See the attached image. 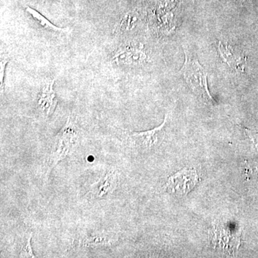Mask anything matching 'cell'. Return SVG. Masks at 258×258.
<instances>
[{"instance_id": "6da1fadb", "label": "cell", "mask_w": 258, "mask_h": 258, "mask_svg": "<svg viewBox=\"0 0 258 258\" xmlns=\"http://www.w3.org/2000/svg\"><path fill=\"white\" fill-rule=\"evenodd\" d=\"M185 62L181 69L183 77L195 94L205 100L210 104H215V102L210 95L208 86V74L201 64L199 62L198 57L189 50L184 48Z\"/></svg>"}, {"instance_id": "7a4b0ae2", "label": "cell", "mask_w": 258, "mask_h": 258, "mask_svg": "<svg viewBox=\"0 0 258 258\" xmlns=\"http://www.w3.org/2000/svg\"><path fill=\"white\" fill-rule=\"evenodd\" d=\"M167 117H165L162 124L152 129L142 132H133L129 136L131 142L139 150L150 152L157 149L162 143L165 137Z\"/></svg>"}, {"instance_id": "3957f363", "label": "cell", "mask_w": 258, "mask_h": 258, "mask_svg": "<svg viewBox=\"0 0 258 258\" xmlns=\"http://www.w3.org/2000/svg\"><path fill=\"white\" fill-rule=\"evenodd\" d=\"M199 176L194 169H184L171 176L168 180L166 189L176 195H185L198 184Z\"/></svg>"}, {"instance_id": "277c9868", "label": "cell", "mask_w": 258, "mask_h": 258, "mask_svg": "<svg viewBox=\"0 0 258 258\" xmlns=\"http://www.w3.org/2000/svg\"><path fill=\"white\" fill-rule=\"evenodd\" d=\"M218 50L222 60L236 71H243L245 67V58L238 49L225 40L219 42Z\"/></svg>"}, {"instance_id": "5b68a950", "label": "cell", "mask_w": 258, "mask_h": 258, "mask_svg": "<svg viewBox=\"0 0 258 258\" xmlns=\"http://www.w3.org/2000/svg\"><path fill=\"white\" fill-rule=\"evenodd\" d=\"M55 81L47 83L42 88L39 98L38 104L40 109L47 115H50L55 111L57 106V99L56 98V93L53 89V85Z\"/></svg>"}, {"instance_id": "8992f818", "label": "cell", "mask_w": 258, "mask_h": 258, "mask_svg": "<svg viewBox=\"0 0 258 258\" xmlns=\"http://www.w3.org/2000/svg\"><path fill=\"white\" fill-rule=\"evenodd\" d=\"M117 185V176L113 171L107 173L103 179L93 185L91 192L96 198H101L111 192Z\"/></svg>"}, {"instance_id": "52a82bcc", "label": "cell", "mask_w": 258, "mask_h": 258, "mask_svg": "<svg viewBox=\"0 0 258 258\" xmlns=\"http://www.w3.org/2000/svg\"><path fill=\"white\" fill-rule=\"evenodd\" d=\"M143 52L142 51L134 50V49L125 47V48L120 49L115 52L113 57V60L118 64H130L132 62H137L140 60V56L142 55Z\"/></svg>"}, {"instance_id": "ba28073f", "label": "cell", "mask_w": 258, "mask_h": 258, "mask_svg": "<svg viewBox=\"0 0 258 258\" xmlns=\"http://www.w3.org/2000/svg\"><path fill=\"white\" fill-rule=\"evenodd\" d=\"M25 10H26L27 13H28L30 16L32 17V18H33L42 28L55 32H62L66 31V29L60 28H58V27L55 26V25L50 23L46 18H45L43 15L40 14V13H38L36 10L30 8V7H27Z\"/></svg>"}, {"instance_id": "9c48e42d", "label": "cell", "mask_w": 258, "mask_h": 258, "mask_svg": "<svg viewBox=\"0 0 258 258\" xmlns=\"http://www.w3.org/2000/svg\"><path fill=\"white\" fill-rule=\"evenodd\" d=\"M32 234L26 235L23 237L20 246V254L22 257H35L32 249L30 240H31Z\"/></svg>"}, {"instance_id": "30bf717a", "label": "cell", "mask_w": 258, "mask_h": 258, "mask_svg": "<svg viewBox=\"0 0 258 258\" xmlns=\"http://www.w3.org/2000/svg\"><path fill=\"white\" fill-rule=\"evenodd\" d=\"M111 241L108 240V237H106V236H94V237H88V238L86 239L83 242V244H84V245H101V244H107L108 243H111Z\"/></svg>"}, {"instance_id": "8fae6325", "label": "cell", "mask_w": 258, "mask_h": 258, "mask_svg": "<svg viewBox=\"0 0 258 258\" xmlns=\"http://www.w3.org/2000/svg\"><path fill=\"white\" fill-rule=\"evenodd\" d=\"M8 62H9V60H8V57H5V55H3H3H2L1 63H0V67H1V69H0V83H1L2 91H3V83H4L5 67H6Z\"/></svg>"}, {"instance_id": "7c38bea8", "label": "cell", "mask_w": 258, "mask_h": 258, "mask_svg": "<svg viewBox=\"0 0 258 258\" xmlns=\"http://www.w3.org/2000/svg\"><path fill=\"white\" fill-rule=\"evenodd\" d=\"M245 132L247 133V135L249 138L252 139L253 143L255 144L256 146L258 145V134L254 133V132H252V131L247 130V129H245Z\"/></svg>"}, {"instance_id": "4fadbf2b", "label": "cell", "mask_w": 258, "mask_h": 258, "mask_svg": "<svg viewBox=\"0 0 258 258\" xmlns=\"http://www.w3.org/2000/svg\"><path fill=\"white\" fill-rule=\"evenodd\" d=\"M238 1H240V2H247V1H249V0H238Z\"/></svg>"}]
</instances>
